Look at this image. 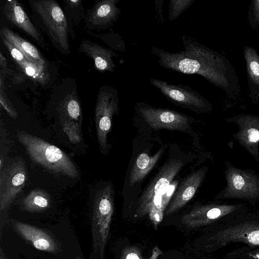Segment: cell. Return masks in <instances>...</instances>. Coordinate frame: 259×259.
Masks as SVG:
<instances>
[{
    "mask_svg": "<svg viewBox=\"0 0 259 259\" xmlns=\"http://www.w3.org/2000/svg\"><path fill=\"white\" fill-rule=\"evenodd\" d=\"M27 180L25 163L22 159L8 164L0 176V210L6 209L20 193Z\"/></svg>",
    "mask_w": 259,
    "mask_h": 259,
    "instance_id": "cell-12",
    "label": "cell"
},
{
    "mask_svg": "<svg viewBox=\"0 0 259 259\" xmlns=\"http://www.w3.org/2000/svg\"><path fill=\"white\" fill-rule=\"evenodd\" d=\"M120 259H143V257L138 247L129 246L122 250Z\"/></svg>",
    "mask_w": 259,
    "mask_h": 259,
    "instance_id": "cell-31",
    "label": "cell"
},
{
    "mask_svg": "<svg viewBox=\"0 0 259 259\" xmlns=\"http://www.w3.org/2000/svg\"><path fill=\"white\" fill-rule=\"evenodd\" d=\"M135 110L138 114L151 128L184 130L188 128L191 118L169 109L153 107L143 102L136 103Z\"/></svg>",
    "mask_w": 259,
    "mask_h": 259,
    "instance_id": "cell-11",
    "label": "cell"
},
{
    "mask_svg": "<svg viewBox=\"0 0 259 259\" xmlns=\"http://www.w3.org/2000/svg\"><path fill=\"white\" fill-rule=\"evenodd\" d=\"M226 121L237 125L238 131L233 137L256 162H259V116L239 115L227 118Z\"/></svg>",
    "mask_w": 259,
    "mask_h": 259,
    "instance_id": "cell-13",
    "label": "cell"
},
{
    "mask_svg": "<svg viewBox=\"0 0 259 259\" xmlns=\"http://www.w3.org/2000/svg\"><path fill=\"white\" fill-rule=\"evenodd\" d=\"M4 14L12 24L23 31L39 45L45 46V40L29 19L21 4L16 0H7L3 7Z\"/></svg>",
    "mask_w": 259,
    "mask_h": 259,
    "instance_id": "cell-15",
    "label": "cell"
},
{
    "mask_svg": "<svg viewBox=\"0 0 259 259\" xmlns=\"http://www.w3.org/2000/svg\"><path fill=\"white\" fill-rule=\"evenodd\" d=\"M226 255L232 259H259V247L245 245L229 252Z\"/></svg>",
    "mask_w": 259,
    "mask_h": 259,
    "instance_id": "cell-25",
    "label": "cell"
},
{
    "mask_svg": "<svg viewBox=\"0 0 259 259\" xmlns=\"http://www.w3.org/2000/svg\"><path fill=\"white\" fill-rule=\"evenodd\" d=\"M162 153L159 150L155 155L150 156L145 153L140 154L137 157L130 175L129 184L133 186L141 181L155 165Z\"/></svg>",
    "mask_w": 259,
    "mask_h": 259,
    "instance_id": "cell-20",
    "label": "cell"
},
{
    "mask_svg": "<svg viewBox=\"0 0 259 259\" xmlns=\"http://www.w3.org/2000/svg\"><path fill=\"white\" fill-rule=\"evenodd\" d=\"M225 166L226 186L214 199H240L252 205L259 203V173L238 167L227 160Z\"/></svg>",
    "mask_w": 259,
    "mask_h": 259,
    "instance_id": "cell-7",
    "label": "cell"
},
{
    "mask_svg": "<svg viewBox=\"0 0 259 259\" xmlns=\"http://www.w3.org/2000/svg\"><path fill=\"white\" fill-rule=\"evenodd\" d=\"M17 139L35 163L56 174L71 178L78 176L73 162L58 147L23 131L18 132Z\"/></svg>",
    "mask_w": 259,
    "mask_h": 259,
    "instance_id": "cell-5",
    "label": "cell"
},
{
    "mask_svg": "<svg viewBox=\"0 0 259 259\" xmlns=\"http://www.w3.org/2000/svg\"><path fill=\"white\" fill-rule=\"evenodd\" d=\"M248 210L245 204L212 203L197 205L181 219L188 227L197 228L222 222Z\"/></svg>",
    "mask_w": 259,
    "mask_h": 259,
    "instance_id": "cell-9",
    "label": "cell"
},
{
    "mask_svg": "<svg viewBox=\"0 0 259 259\" xmlns=\"http://www.w3.org/2000/svg\"><path fill=\"white\" fill-rule=\"evenodd\" d=\"M149 82L171 103L196 112H208L211 104L197 92L183 84H174L165 80L150 78Z\"/></svg>",
    "mask_w": 259,
    "mask_h": 259,
    "instance_id": "cell-10",
    "label": "cell"
},
{
    "mask_svg": "<svg viewBox=\"0 0 259 259\" xmlns=\"http://www.w3.org/2000/svg\"><path fill=\"white\" fill-rule=\"evenodd\" d=\"M162 254V251L158 247L155 246L153 249L152 255L149 259H156L158 256Z\"/></svg>",
    "mask_w": 259,
    "mask_h": 259,
    "instance_id": "cell-34",
    "label": "cell"
},
{
    "mask_svg": "<svg viewBox=\"0 0 259 259\" xmlns=\"http://www.w3.org/2000/svg\"><path fill=\"white\" fill-rule=\"evenodd\" d=\"M249 69L251 76L255 77L256 79H259V62L256 60H253L250 61Z\"/></svg>",
    "mask_w": 259,
    "mask_h": 259,
    "instance_id": "cell-33",
    "label": "cell"
},
{
    "mask_svg": "<svg viewBox=\"0 0 259 259\" xmlns=\"http://www.w3.org/2000/svg\"><path fill=\"white\" fill-rule=\"evenodd\" d=\"M14 227L17 232L26 240L40 250L55 253L58 245L52 237L43 230L33 226L16 222Z\"/></svg>",
    "mask_w": 259,
    "mask_h": 259,
    "instance_id": "cell-18",
    "label": "cell"
},
{
    "mask_svg": "<svg viewBox=\"0 0 259 259\" xmlns=\"http://www.w3.org/2000/svg\"><path fill=\"white\" fill-rule=\"evenodd\" d=\"M4 45L7 48L12 58L16 63H22L27 61L24 55L16 47L7 41L1 38Z\"/></svg>",
    "mask_w": 259,
    "mask_h": 259,
    "instance_id": "cell-30",
    "label": "cell"
},
{
    "mask_svg": "<svg viewBox=\"0 0 259 259\" xmlns=\"http://www.w3.org/2000/svg\"><path fill=\"white\" fill-rule=\"evenodd\" d=\"M22 71L27 76L39 83L44 84L48 79L45 66L26 61L17 63Z\"/></svg>",
    "mask_w": 259,
    "mask_h": 259,
    "instance_id": "cell-23",
    "label": "cell"
},
{
    "mask_svg": "<svg viewBox=\"0 0 259 259\" xmlns=\"http://www.w3.org/2000/svg\"><path fill=\"white\" fill-rule=\"evenodd\" d=\"M76 259H81L79 256H76Z\"/></svg>",
    "mask_w": 259,
    "mask_h": 259,
    "instance_id": "cell-37",
    "label": "cell"
},
{
    "mask_svg": "<svg viewBox=\"0 0 259 259\" xmlns=\"http://www.w3.org/2000/svg\"><path fill=\"white\" fill-rule=\"evenodd\" d=\"M212 225L204 240L207 250L214 251L236 243L259 247V213L247 210Z\"/></svg>",
    "mask_w": 259,
    "mask_h": 259,
    "instance_id": "cell-2",
    "label": "cell"
},
{
    "mask_svg": "<svg viewBox=\"0 0 259 259\" xmlns=\"http://www.w3.org/2000/svg\"><path fill=\"white\" fill-rule=\"evenodd\" d=\"M4 75L1 74L0 79V103L3 107L13 118L16 119L18 117V113L14 109L12 104L7 98L5 92Z\"/></svg>",
    "mask_w": 259,
    "mask_h": 259,
    "instance_id": "cell-28",
    "label": "cell"
},
{
    "mask_svg": "<svg viewBox=\"0 0 259 259\" xmlns=\"http://www.w3.org/2000/svg\"><path fill=\"white\" fill-rule=\"evenodd\" d=\"M73 122L70 121H65L63 124V129L68 135L70 140L73 143H77L81 140V136L78 127Z\"/></svg>",
    "mask_w": 259,
    "mask_h": 259,
    "instance_id": "cell-29",
    "label": "cell"
},
{
    "mask_svg": "<svg viewBox=\"0 0 259 259\" xmlns=\"http://www.w3.org/2000/svg\"><path fill=\"white\" fill-rule=\"evenodd\" d=\"M65 109L69 116L76 121H80L81 108L79 101L73 96L68 97L64 104Z\"/></svg>",
    "mask_w": 259,
    "mask_h": 259,
    "instance_id": "cell-26",
    "label": "cell"
},
{
    "mask_svg": "<svg viewBox=\"0 0 259 259\" xmlns=\"http://www.w3.org/2000/svg\"><path fill=\"white\" fill-rule=\"evenodd\" d=\"M0 36L18 49L24 55L28 61L45 66V61L39 52L28 41L6 27L1 29Z\"/></svg>",
    "mask_w": 259,
    "mask_h": 259,
    "instance_id": "cell-19",
    "label": "cell"
},
{
    "mask_svg": "<svg viewBox=\"0 0 259 259\" xmlns=\"http://www.w3.org/2000/svg\"><path fill=\"white\" fill-rule=\"evenodd\" d=\"M194 0H170L168 6V20L173 21L187 10Z\"/></svg>",
    "mask_w": 259,
    "mask_h": 259,
    "instance_id": "cell-24",
    "label": "cell"
},
{
    "mask_svg": "<svg viewBox=\"0 0 259 259\" xmlns=\"http://www.w3.org/2000/svg\"><path fill=\"white\" fill-rule=\"evenodd\" d=\"M24 210L30 212H40L48 208L50 204L48 193L40 189H36L29 193L22 201Z\"/></svg>",
    "mask_w": 259,
    "mask_h": 259,
    "instance_id": "cell-22",
    "label": "cell"
},
{
    "mask_svg": "<svg viewBox=\"0 0 259 259\" xmlns=\"http://www.w3.org/2000/svg\"><path fill=\"white\" fill-rule=\"evenodd\" d=\"M184 50L171 53L156 47L150 52L156 56L160 66L187 74H198L212 83H222V65L216 52L199 43L194 38L181 37Z\"/></svg>",
    "mask_w": 259,
    "mask_h": 259,
    "instance_id": "cell-1",
    "label": "cell"
},
{
    "mask_svg": "<svg viewBox=\"0 0 259 259\" xmlns=\"http://www.w3.org/2000/svg\"><path fill=\"white\" fill-rule=\"evenodd\" d=\"M0 259H5L4 256H3L2 254V251H1V258Z\"/></svg>",
    "mask_w": 259,
    "mask_h": 259,
    "instance_id": "cell-36",
    "label": "cell"
},
{
    "mask_svg": "<svg viewBox=\"0 0 259 259\" xmlns=\"http://www.w3.org/2000/svg\"><path fill=\"white\" fill-rule=\"evenodd\" d=\"M120 0H96L88 10L84 21L85 28L93 30L107 29L113 26L121 14L116 4Z\"/></svg>",
    "mask_w": 259,
    "mask_h": 259,
    "instance_id": "cell-14",
    "label": "cell"
},
{
    "mask_svg": "<svg viewBox=\"0 0 259 259\" xmlns=\"http://www.w3.org/2000/svg\"><path fill=\"white\" fill-rule=\"evenodd\" d=\"M114 210L113 190L110 185L95 194L92 217V259H104Z\"/></svg>",
    "mask_w": 259,
    "mask_h": 259,
    "instance_id": "cell-6",
    "label": "cell"
},
{
    "mask_svg": "<svg viewBox=\"0 0 259 259\" xmlns=\"http://www.w3.org/2000/svg\"><path fill=\"white\" fill-rule=\"evenodd\" d=\"M184 164L181 159H171L163 165L141 195L135 217H142L148 214L157 229L163 219L166 207L162 195Z\"/></svg>",
    "mask_w": 259,
    "mask_h": 259,
    "instance_id": "cell-3",
    "label": "cell"
},
{
    "mask_svg": "<svg viewBox=\"0 0 259 259\" xmlns=\"http://www.w3.org/2000/svg\"><path fill=\"white\" fill-rule=\"evenodd\" d=\"M90 33L102 39L107 45L110 46L113 49L125 52L124 41L118 34L113 33L112 38H111V33L106 34H95L91 32Z\"/></svg>",
    "mask_w": 259,
    "mask_h": 259,
    "instance_id": "cell-27",
    "label": "cell"
},
{
    "mask_svg": "<svg viewBox=\"0 0 259 259\" xmlns=\"http://www.w3.org/2000/svg\"><path fill=\"white\" fill-rule=\"evenodd\" d=\"M78 51L91 58L94 62L96 69L99 71L114 72L116 65L112 58L118 55L112 49L89 40H84L81 42Z\"/></svg>",
    "mask_w": 259,
    "mask_h": 259,
    "instance_id": "cell-17",
    "label": "cell"
},
{
    "mask_svg": "<svg viewBox=\"0 0 259 259\" xmlns=\"http://www.w3.org/2000/svg\"><path fill=\"white\" fill-rule=\"evenodd\" d=\"M177 184V182H174L172 183V184H170L168 188L165 191L164 193L163 194V195H162V200L165 207H166L170 199L172 197Z\"/></svg>",
    "mask_w": 259,
    "mask_h": 259,
    "instance_id": "cell-32",
    "label": "cell"
},
{
    "mask_svg": "<svg viewBox=\"0 0 259 259\" xmlns=\"http://www.w3.org/2000/svg\"><path fill=\"white\" fill-rule=\"evenodd\" d=\"M162 2H163V1L159 5V4H157V3L155 1L156 6V8L157 9H158V10L156 11L157 13V15L159 17V19L162 22H163V21L162 15L161 14Z\"/></svg>",
    "mask_w": 259,
    "mask_h": 259,
    "instance_id": "cell-35",
    "label": "cell"
},
{
    "mask_svg": "<svg viewBox=\"0 0 259 259\" xmlns=\"http://www.w3.org/2000/svg\"><path fill=\"white\" fill-rule=\"evenodd\" d=\"M63 6L65 16L69 33L72 39L75 38L73 29L74 25L78 26L85 16L84 8L81 0H63Z\"/></svg>",
    "mask_w": 259,
    "mask_h": 259,
    "instance_id": "cell-21",
    "label": "cell"
},
{
    "mask_svg": "<svg viewBox=\"0 0 259 259\" xmlns=\"http://www.w3.org/2000/svg\"><path fill=\"white\" fill-rule=\"evenodd\" d=\"M224 259H229V258H227V257H226L225 256Z\"/></svg>",
    "mask_w": 259,
    "mask_h": 259,
    "instance_id": "cell-38",
    "label": "cell"
},
{
    "mask_svg": "<svg viewBox=\"0 0 259 259\" xmlns=\"http://www.w3.org/2000/svg\"><path fill=\"white\" fill-rule=\"evenodd\" d=\"M119 94L115 88L105 85L98 92L95 107L97 139L101 151L107 148V135L110 132L113 116L118 112Z\"/></svg>",
    "mask_w": 259,
    "mask_h": 259,
    "instance_id": "cell-8",
    "label": "cell"
},
{
    "mask_svg": "<svg viewBox=\"0 0 259 259\" xmlns=\"http://www.w3.org/2000/svg\"><path fill=\"white\" fill-rule=\"evenodd\" d=\"M207 167L192 173L183 182L175 192L174 198L165 211L169 215L185 205L194 196L200 186L206 172Z\"/></svg>",
    "mask_w": 259,
    "mask_h": 259,
    "instance_id": "cell-16",
    "label": "cell"
},
{
    "mask_svg": "<svg viewBox=\"0 0 259 259\" xmlns=\"http://www.w3.org/2000/svg\"><path fill=\"white\" fill-rule=\"evenodd\" d=\"M32 21L46 33L54 47L65 55L70 53L67 22L64 11L54 0L29 2Z\"/></svg>",
    "mask_w": 259,
    "mask_h": 259,
    "instance_id": "cell-4",
    "label": "cell"
}]
</instances>
